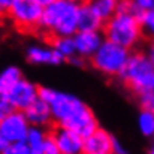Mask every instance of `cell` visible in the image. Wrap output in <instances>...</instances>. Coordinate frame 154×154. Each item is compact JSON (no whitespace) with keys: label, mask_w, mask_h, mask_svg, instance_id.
Instances as JSON below:
<instances>
[{"label":"cell","mask_w":154,"mask_h":154,"mask_svg":"<svg viewBox=\"0 0 154 154\" xmlns=\"http://www.w3.org/2000/svg\"><path fill=\"white\" fill-rule=\"evenodd\" d=\"M48 103L52 112V120H55L57 124L76 132L82 138L97 129V121L93 112L78 97L54 91Z\"/></svg>","instance_id":"cell-1"},{"label":"cell","mask_w":154,"mask_h":154,"mask_svg":"<svg viewBox=\"0 0 154 154\" xmlns=\"http://www.w3.org/2000/svg\"><path fill=\"white\" fill-rule=\"evenodd\" d=\"M79 3L72 0H55L44 8L39 27L54 38L73 36L78 32Z\"/></svg>","instance_id":"cell-2"},{"label":"cell","mask_w":154,"mask_h":154,"mask_svg":"<svg viewBox=\"0 0 154 154\" xmlns=\"http://www.w3.org/2000/svg\"><path fill=\"white\" fill-rule=\"evenodd\" d=\"M105 36H106V39H109L121 47L132 48L139 42V39L142 36L141 21L138 17H135L132 14L117 11L109 20H106Z\"/></svg>","instance_id":"cell-3"},{"label":"cell","mask_w":154,"mask_h":154,"mask_svg":"<svg viewBox=\"0 0 154 154\" xmlns=\"http://www.w3.org/2000/svg\"><path fill=\"white\" fill-rule=\"evenodd\" d=\"M154 64L148 58V55H144L142 52L132 54L124 66V69L120 72L121 79L136 93H142L145 90H153Z\"/></svg>","instance_id":"cell-4"},{"label":"cell","mask_w":154,"mask_h":154,"mask_svg":"<svg viewBox=\"0 0 154 154\" xmlns=\"http://www.w3.org/2000/svg\"><path fill=\"white\" fill-rule=\"evenodd\" d=\"M130 54L129 48L121 47L109 39L103 41L99 50L93 54L91 61L93 66L106 75H120L124 69Z\"/></svg>","instance_id":"cell-5"},{"label":"cell","mask_w":154,"mask_h":154,"mask_svg":"<svg viewBox=\"0 0 154 154\" xmlns=\"http://www.w3.org/2000/svg\"><path fill=\"white\" fill-rule=\"evenodd\" d=\"M8 12L18 29L33 30L41 24L44 8L35 0H15Z\"/></svg>","instance_id":"cell-6"},{"label":"cell","mask_w":154,"mask_h":154,"mask_svg":"<svg viewBox=\"0 0 154 154\" xmlns=\"http://www.w3.org/2000/svg\"><path fill=\"white\" fill-rule=\"evenodd\" d=\"M29 127H30V123L26 114L18 109H12L6 117L0 120V135L9 144L26 141Z\"/></svg>","instance_id":"cell-7"},{"label":"cell","mask_w":154,"mask_h":154,"mask_svg":"<svg viewBox=\"0 0 154 154\" xmlns=\"http://www.w3.org/2000/svg\"><path fill=\"white\" fill-rule=\"evenodd\" d=\"M8 97L14 109L26 111V108H29L39 97V88L35 84L21 78L14 87L8 90Z\"/></svg>","instance_id":"cell-8"},{"label":"cell","mask_w":154,"mask_h":154,"mask_svg":"<svg viewBox=\"0 0 154 154\" xmlns=\"http://www.w3.org/2000/svg\"><path fill=\"white\" fill-rule=\"evenodd\" d=\"M52 138L57 144L58 153L61 154H79L82 153L84 148V138L81 135H78L76 132L60 126L55 127L52 130Z\"/></svg>","instance_id":"cell-9"},{"label":"cell","mask_w":154,"mask_h":154,"mask_svg":"<svg viewBox=\"0 0 154 154\" xmlns=\"http://www.w3.org/2000/svg\"><path fill=\"white\" fill-rule=\"evenodd\" d=\"M112 136L102 129H94L90 135L84 138V148L85 154H109L112 153Z\"/></svg>","instance_id":"cell-10"},{"label":"cell","mask_w":154,"mask_h":154,"mask_svg":"<svg viewBox=\"0 0 154 154\" xmlns=\"http://www.w3.org/2000/svg\"><path fill=\"white\" fill-rule=\"evenodd\" d=\"M75 47H76V54L81 57H93V54L99 50L102 45L103 39L99 33V30L94 32H76L73 35Z\"/></svg>","instance_id":"cell-11"},{"label":"cell","mask_w":154,"mask_h":154,"mask_svg":"<svg viewBox=\"0 0 154 154\" xmlns=\"http://www.w3.org/2000/svg\"><path fill=\"white\" fill-rule=\"evenodd\" d=\"M32 126H45L50 124L52 120V112L50 108V103L45 102L44 99L38 97L26 111H23Z\"/></svg>","instance_id":"cell-12"},{"label":"cell","mask_w":154,"mask_h":154,"mask_svg":"<svg viewBox=\"0 0 154 154\" xmlns=\"http://www.w3.org/2000/svg\"><path fill=\"white\" fill-rule=\"evenodd\" d=\"M103 20L87 5H79V14H78V30L79 32H94L102 27Z\"/></svg>","instance_id":"cell-13"},{"label":"cell","mask_w":154,"mask_h":154,"mask_svg":"<svg viewBox=\"0 0 154 154\" xmlns=\"http://www.w3.org/2000/svg\"><path fill=\"white\" fill-rule=\"evenodd\" d=\"M27 57L32 63H36V64H58L64 60L54 48H47V47L29 48Z\"/></svg>","instance_id":"cell-14"},{"label":"cell","mask_w":154,"mask_h":154,"mask_svg":"<svg viewBox=\"0 0 154 154\" xmlns=\"http://www.w3.org/2000/svg\"><path fill=\"white\" fill-rule=\"evenodd\" d=\"M103 21L109 20L118 9L120 0H87L85 2Z\"/></svg>","instance_id":"cell-15"},{"label":"cell","mask_w":154,"mask_h":154,"mask_svg":"<svg viewBox=\"0 0 154 154\" xmlns=\"http://www.w3.org/2000/svg\"><path fill=\"white\" fill-rule=\"evenodd\" d=\"M45 138H47V133L41 129V126H30L26 136V142L30 148V153L42 154V144Z\"/></svg>","instance_id":"cell-16"},{"label":"cell","mask_w":154,"mask_h":154,"mask_svg":"<svg viewBox=\"0 0 154 154\" xmlns=\"http://www.w3.org/2000/svg\"><path fill=\"white\" fill-rule=\"evenodd\" d=\"M52 48L58 52L63 58H72L76 54V47H75L73 36H58V38H54Z\"/></svg>","instance_id":"cell-17"},{"label":"cell","mask_w":154,"mask_h":154,"mask_svg":"<svg viewBox=\"0 0 154 154\" xmlns=\"http://www.w3.org/2000/svg\"><path fill=\"white\" fill-rule=\"evenodd\" d=\"M21 79V72L18 67H6L0 72V88L8 91L11 87H14Z\"/></svg>","instance_id":"cell-18"},{"label":"cell","mask_w":154,"mask_h":154,"mask_svg":"<svg viewBox=\"0 0 154 154\" xmlns=\"http://www.w3.org/2000/svg\"><path fill=\"white\" fill-rule=\"evenodd\" d=\"M138 126H139V130L142 132V135L153 136L154 135V111L153 109H148V108L142 109V112L139 114V118H138Z\"/></svg>","instance_id":"cell-19"},{"label":"cell","mask_w":154,"mask_h":154,"mask_svg":"<svg viewBox=\"0 0 154 154\" xmlns=\"http://www.w3.org/2000/svg\"><path fill=\"white\" fill-rule=\"evenodd\" d=\"M141 29H142V35L154 39V9L151 11H144L141 18Z\"/></svg>","instance_id":"cell-20"},{"label":"cell","mask_w":154,"mask_h":154,"mask_svg":"<svg viewBox=\"0 0 154 154\" xmlns=\"http://www.w3.org/2000/svg\"><path fill=\"white\" fill-rule=\"evenodd\" d=\"M12 105L9 102V97H8V91L2 90L0 88V120L3 117H6L11 111H12Z\"/></svg>","instance_id":"cell-21"},{"label":"cell","mask_w":154,"mask_h":154,"mask_svg":"<svg viewBox=\"0 0 154 154\" xmlns=\"http://www.w3.org/2000/svg\"><path fill=\"white\" fill-rule=\"evenodd\" d=\"M42 154H58L57 144L52 138V135H47L44 144H42Z\"/></svg>","instance_id":"cell-22"},{"label":"cell","mask_w":154,"mask_h":154,"mask_svg":"<svg viewBox=\"0 0 154 154\" xmlns=\"http://www.w3.org/2000/svg\"><path fill=\"white\" fill-rule=\"evenodd\" d=\"M8 154H30V148L26 141H18V142L11 144Z\"/></svg>","instance_id":"cell-23"},{"label":"cell","mask_w":154,"mask_h":154,"mask_svg":"<svg viewBox=\"0 0 154 154\" xmlns=\"http://www.w3.org/2000/svg\"><path fill=\"white\" fill-rule=\"evenodd\" d=\"M133 2L142 11H151V9H154V0H133Z\"/></svg>","instance_id":"cell-24"},{"label":"cell","mask_w":154,"mask_h":154,"mask_svg":"<svg viewBox=\"0 0 154 154\" xmlns=\"http://www.w3.org/2000/svg\"><path fill=\"white\" fill-rule=\"evenodd\" d=\"M112 153H115V154H124L126 153V150H124V148H121L120 142H118L115 138L112 139Z\"/></svg>","instance_id":"cell-25"},{"label":"cell","mask_w":154,"mask_h":154,"mask_svg":"<svg viewBox=\"0 0 154 154\" xmlns=\"http://www.w3.org/2000/svg\"><path fill=\"white\" fill-rule=\"evenodd\" d=\"M9 147H11V144L0 135V153H5V154H8L9 153Z\"/></svg>","instance_id":"cell-26"},{"label":"cell","mask_w":154,"mask_h":154,"mask_svg":"<svg viewBox=\"0 0 154 154\" xmlns=\"http://www.w3.org/2000/svg\"><path fill=\"white\" fill-rule=\"evenodd\" d=\"M15 0H0V9L3 12H8V9L11 8V5L14 3Z\"/></svg>","instance_id":"cell-27"},{"label":"cell","mask_w":154,"mask_h":154,"mask_svg":"<svg viewBox=\"0 0 154 154\" xmlns=\"http://www.w3.org/2000/svg\"><path fill=\"white\" fill-rule=\"evenodd\" d=\"M148 58L153 61V64H154V39L151 41V44H150V50H148Z\"/></svg>","instance_id":"cell-28"},{"label":"cell","mask_w":154,"mask_h":154,"mask_svg":"<svg viewBox=\"0 0 154 154\" xmlns=\"http://www.w3.org/2000/svg\"><path fill=\"white\" fill-rule=\"evenodd\" d=\"M36 3H39L42 8H45V6H48V5H51L52 2H55V0H35Z\"/></svg>","instance_id":"cell-29"},{"label":"cell","mask_w":154,"mask_h":154,"mask_svg":"<svg viewBox=\"0 0 154 154\" xmlns=\"http://www.w3.org/2000/svg\"><path fill=\"white\" fill-rule=\"evenodd\" d=\"M150 109L154 111V90H153V99H151V106H150Z\"/></svg>","instance_id":"cell-30"},{"label":"cell","mask_w":154,"mask_h":154,"mask_svg":"<svg viewBox=\"0 0 154 154\" xmlns=\"http://www.w3.org/2000/svg\"><path fill=\"white\" fill-rule=\"evenodd\" d=\"M72 2H75V3H79V5H81V3H85L87 0H72Z\"/></svg>","instance_id":"cell-31"},{"label":"cell","mask_w":154,"mask_h":154,"mask_svg":"<svg viewBox=\"0 0 154 154\" xmlns=\"http://www.w3.org/2000/svg\"><path fill=\"white\" fill-rule=\"evenodd\" d=\"M151 88L154 90V75H153V82H151Z\"/></svg>","instance_id":"cell-32"},{"label":"cell","mask_w":154,"mask_h":154,"mask_svg":"<svg viewBox=\"0 0 154 154\" xmlns=\"http://www.w3.org/2000/svg\"><path fill=\"white\" fill-rule=\"evenodd\" d=\"M150 153H153V154H154V145H153V148L150 150Z\"/></svg>","instance_id":"cell-33"},{"label":"cell","mask_w":154,"mask_h":154,"mask_svg":"<svg viewBox=\"0 0 154 154\" xmlns=\"http://www.w3.org/2000/svg\"><path fill=\"white\" fill-rule=\"evenodd\" d=\"M0 14H3V11H2V9H0Z\"/></svg>","instance_id":"cell-34"}]
</instances>
